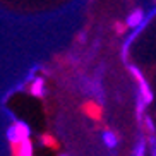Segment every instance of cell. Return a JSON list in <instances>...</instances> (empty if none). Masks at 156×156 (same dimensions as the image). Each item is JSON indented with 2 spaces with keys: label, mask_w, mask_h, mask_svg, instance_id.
I'll list each match as a JSON object with an SVG mask.
<instances>
[{
  "label": "cell",
  "mask_w": 156,
  "mask_h": 156,
  "mask_svg": "<svg viewBox=\"0 0 156 156\" xmlns=\"http://www.w3.org/2000/svg\"><path fill=\"white\" fill-rule=\"evenodd\" d=\"M87 113H89V117H93V119H100L101 112L94 103H89V105H87Z\"/></svg>",
  "instance_id": "obj_1"
}]
</instances>
